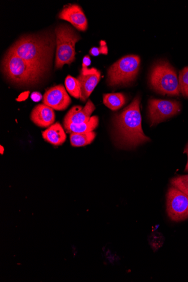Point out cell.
Instances as JSON below:
<instances>
[{"mask_svg":"<svg viewBox=\"0 0 188 282\" xmlns=\"http://www.w3.org/2000/svg\"><path fill=\"white\" fill-rule=\"evenodd\" d=\"M56 68L59 69L66 64L70 65L75 60V45L80 39L70 26L61 25L56 27Z\"/></svg>","mask_w":188,"mask_h":282,"instance_id":"277c9868","label":"cell"},{"mask_svg":"<svg viewBox=\"0 0 188 282\" xmlns=\"http://www.w3.org/2000/svg\"><path fill=\"white\" fill-rule=\"evenodd\" d=\"M58 16L60 19L69 22L79 31H84L88 29L87 18L82 8L77 4L65 6Z\"/></svg>","mask_w":188,"mask_h":282,"instance_id":"8fae6325","label":"cell"},{"mask_svg":"<svg viewBox=\"0 0 188 282\" xmlns=\"http://www.w3.org/2000/svg\"><path fill=\"white\" fill-rule=\"evenodd\" d=\"M90 64H91L90 57V56H85L83 59L82 68V70L86 71L89 69V68H88V67L90 66Z\"/></svg>","mask_w":188,"mask_h":282,"instance_id":"7402d4cb","label":"cell"},{"mask_svg":"<svg viewBox=\"0 0 188 282\" xmlns=\"http://www.w3.org/2000/svg\"><path fill=\"white\" fill-rule=\"evenodd\" d=\"M65 85L67 92L76 99H80L82 95L80 84L78 79L70 75L66 77Z\"/></svg>","mask_w":188,"mask_h":282,"instance_id":"ac0fdd59","label":"cell"},{"mask_svg":"<svg viewBox=\"0 0 188 282\" xmlns=\"http://www.w3.org/2000/svg\"><path fill=\"white\" fill-rule=\"evenodd\" d=\"M43 103L53 110L64 111L71 103V99L62 85L48 89L43 97Z\"/></svg>","mask_w":188,"mask_h":282,"instance_id":"9c48e42d","label":"cell"},{"mask_svg":"<svg viewBox=\"0 0 188 282\" xmlns=\"http://www.w3.org/2000/svg\"><path fill=\"white\" fill-rule=\"evenodd\" d=\"M140 59L137 56L124 57L110 67L108 83L111 86L125 85L136 79L140 71Z\"/></svg>","mask_w":188,"mask_h":282,"instance_id":"8992f818","label":"cell"},{"mask_svg":"<svg viewBox=\"0 0 188 282\" xmlns=\"http://www.w3.org/2000/svg\"><path fill=\"white\" fill-rule=\"evenodd\" d=\"M184 153L186 154L187 156H188V162H187L186 165V167L185 171H186V172H188V143L186 145V147L184 149Z\"/></svg>","mask_w":188,"mask_h":282,"instance_id":"d4e9b609","label":"cell"},{"mask_svg":"<svg viewBox=\"0 0 188 282\" xmlns=\"http://www.w3.org/2000/svg\"><path fill=\"white\" fill-rule=\"evenodd\" d=\"M0 149H1V154H2L4 152V148L2 146V145H1V146H0Z\"/></svg>","mask_w":188,"mask_h":282,"instance_id":"484cf974","label":"cell"},{"mask_svg":"<svg viewBox=\"0 0 188 282\" xmlns=\"http://www.w3.org/2000/svg\"><path fill=\"white\" fill-rule=\"evenodd\" d=\"M96 110V107L89 100L84 107L74 106L66 113L64 117V124H80L86 122L91 118V115Z\"/></svg>","mask_w":188,"mask_h":282,"instance_id":"7c38bea8","label":"cell"},{"mask_svg":"<svg viewBox=\"0 0 188 282\" xmlns=\"http://www.w3.org/2000/svg\"><path fill=\"white\" fill-rule=\"evenodd\" d=\"M2 70L8 80L20 85L37 83L44 74L37 67L8 51L4 57Z\"/></svg>","mask_w":188,"mask_h":282,"instance_id":"3957f363","label":"cell"},{"mask_svg":"<svg viewBox=\"0 0 188 282\" xmlns=\"http://www.w3.org/2000/svg\"><path fill=\"white\" fill-rule=\"evenodd\" d=\"M42 136L46 142L56 146L64 144L66 139L65 131L59 122L52 125L42 132Z\"/></svg>","mask_w":188,"mask_h":282,"instance_id":"5bb4252c","label":"cell"},{"mask_svg":"<svg viewBox=\"0 0 188 282\" xmlns=\"http://www.w3.org/2000/svg\"><path fill=\"white\" fill-rule=\"evenodd\" d=\"M140 103V97H136L114 118L118 139L120 144L126 147H135L150 141L142 129Z\"/></svg>","mask_w":188,"mask_h":282,"instance_id":"7a4b0ae2","label":"cell"},{"mask_svg":"<svg viewBox=\"0 0 188 282\" xmlns=\"http://www.w3.org/2000/svg\"><path fill=\"white\" fill-rule=\"evenodd\" d=\"M54 38L48 34L26 35L18 40L8 51L46 73L54 51Z\"/></svg>","mask_w":188,"mask_h":282,"instance_id":"6da1fadb","label":"cell"},{"mask_svg":"<svg viewBox=\"0 0 188 282\" xmlns=\"http://www.w3.org/2000/svg\"><path fill=\"white\" fill-rule=\"evenodd\" d=\"M167 212L174 221L188 219V196L173 186L169 188L167 193Z\"/></svg>","mask_w":188,"mask_h":282,"instance_id":"52a82bcc","label":"cell"},{"mask_svg":"<svg viewBox=\"0 0 188 282\" xmlns=\"http://www.w3.org/2000/svg\"><path fill=\"white\" fill-rule=\"evenodd\" d=\"M108 47L106 46V44L104 41H101L100 46V47H94L90 49V54L92 56H98L100 55V54H104L106 55L108 54Z\"/></svg>","mask_w":188,"mask_h":282,"instance_id":"44dd1931","label":"cell"},{"mask_svg":"<svg viewBox=\"0 0 188 282\" xmlns=\"http://www.w3.org/2000/svg\"><path fill=\"white\" fill-rule=\"evenodd\" d=\"M180 104L176 101L150 99L148 110L151 126L158 124L159 123L177 115L180 112Z\"/></svg>","mask_w":188,"mask_h":282,"instance_id":"ba28073f","label":"cell"},{"mask_svg":"<svg viewBox=\"0 0 188 282\" xmlns=\"http://www.w3.org/2000/svg\"><path fill=\"white\" fill-rule=\"evenodd\" d=\"M105 106L112 111H117L126 103V97L122 93H112L104 95Z\"/></svg>","mask_w":188,"mask_h":282,"instance_id":"2e32d148","label":"cell"},{"mask_svg":"<svg viewBox=\"0 0 188 282\" xmlns=\"http://www.w3.org/2000/svg\"><path fill=\"white\" fill-rule=\"evenodd\" d=\"M28 93L26 92V93H24V94H22L20 95L18 99V101H24V100L28 98Z\"/></svg>","mask_w":188,"mask_h":282,"instance_id":"cb8c5ba5","label":"cell"},{"mask_svg":"<svg viewBox=\"0 0 188 282\" xmlns=\"http://www.w3.org/2000/svg\"><path fill=\"white\" fill-rule=\"evenodd\" d=\"M180 92L184 97L188 98V67L183 68L178 76Z\"/></svg>","mask_w":188,"mask_h":282,"instance_id":"d6986e66","label":"cell"},{"mask_svg":"<svg viewBox=\"0 0 188 282\" xmlns=\"http://www.w3.org/2000/svg\"><path fill=\"white\" fill-rule=\"evenodd\" d=\"M150 81L152 87L160 94L176 96L180 94L176 72L168 62H160L154 66Z\"/></svg>","mask_w":188,"mask_h":282,"instance_id":"5b68a950","label":"cell"},{"mask_svg":"<svg viewBox=\"0 0 188 282\" xmlns=\"http://www.w3.org/2000/svg\"><path fill=\"white\" fill-rule=\"evenodd\" d=\"M101 78L100 72L95 68H90L86 71H80L78 77L80 84L82 95L80 101L85 102L90 96L91 94L100 83Z\"/></svg>","mask_w":188,"mask_h":282,"instance_id":"30bf717a","label":"cell"},{"mask_svg":"<svg viewBox=\"0 0 188 282\" xmlns=\"http://www.w3.org/2000/svg\"><path fill=\"white\" fill-rule=\"evenodd\" d=\"M96 137L95 132L73 133L70 135V144L73 147H80L91 144Z\"/></svg>","mask_w":188,"mask_h":282,"instance_id":"e0dca14e","label":"cell"},{"mask_svg":"<svg viewBox=\"0 0 188 282\" xmlns=\"http://www.w3.org/2000/svg\"><path fill=\"white\" fill-rule=\"evenodd\" d=\"M99 124V118L92 116L90 120L80 124H64V129L67 133H89L95 130Z\"/></svg>","mask_w":188,"mask_h":282,"instance_id":"9a60e30c","label":"cell"},{"mask_svg":"<svg viewBox=\"0 0 188 282\" xmlns=\"http://www.w3.org/2000/svg\"><path fill=\"white\" fill-rule=\"evenodd\" d=\"M56 119L54 111L46 104H39L30 113V120L35 125L41 127H49Z\"/></svg>","mask_w":188,"mask_h":282,"instance_id":"4fadbf2b","label":"cell"},{"mask_svg":"<svg viewBox=\"0 0 188 282\" xmlns=\"http://www.w3.org/2000/svg\"><path fill=\"white\" fill-rule=\"evenodd\" d=\"M171 184L188 196V175L174 177L171 180Z\"/></svg>","mask_w":188,"mask_h":282,"instance_id":"ffe728a7","label":"cell"},{"mask_svg":"<svg viewBox=\"0 0 188 282\" xmlns=\"http://www.w3.org/2000/svg\"><path fill=\"white\" fill-rule=\"evenodd\" d=\"M30 97L34 102H40L42 99V95L38 92L32 93V94H31Z\"/></svg>","mask_w":188,"mask_h":282,"instance_id":"603a6c76","label":"cell"}]
</instances>
